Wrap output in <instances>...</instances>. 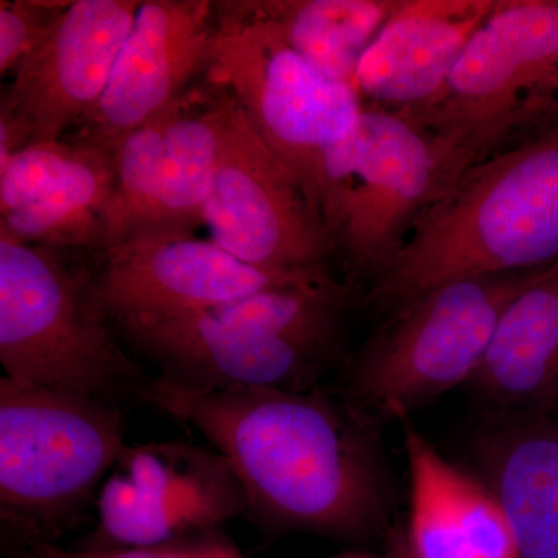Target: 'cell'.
Segmentation results:
<instances>
[{"label": "cell", "instance_id": "6da1fadb", "mask_svg": "<svg viewBox=\"0 0 558 558\" xmlns=\"http://www.w3.org/2000/svg\"><path fill=\"white\" fill-rule=\"evenodd\" d=\"M143 398L201 433L229 462L247 512L274 529L362 538L387 513L369 418L322 392L193 391L160 379Z\"/></svg>", "mask_w": 558, "mask_h": 558}, {"label": "cell", "instance_id": "7a4b0ae2", "mask_svg": "<svg viewBox=\"0 0 558 558\" xmlns=\"http://www.w3.org/2000/svg\"><path fill=\"white\" fill-rule=\"evenodd\" d=\"M558 263V119L472 165L373 279L366 304L392 312L446 282Z\"/></svg>", "mask_w": 558, "mask_h": 558}, {"label": "cell", "instance_id": "3957f363", "mask_svg": "<svg viewBox=\"0 0 558 558\" xmlns=\"http://www.w3.org/2000/svg\"><path fill=\"white\" fill-rule=\"evenodd\" d=\"M344 306L329 277L119 329L175 387L307 391L336 357Z\"/></svg>", "mask_w": 558, "mask_h": 558}, {"label": "cell", "instance_id": "277c9868", "mask_svg": "<svg viewBox=\"0 0 558 558\" xmlns=\"http://www.w3.org/2000/svg\"><path fill=\"white\" fill-rule=\"evenodd\" d=\"M468 170L442 138L403 113L363 108L323 159L319 211L333 253L373 279Z\"/></svg>", "mask_w": 558, "mask_h": 558}, {"label": "cell", "instance_id": "5b68a950", "mask_svg": "<svg viewBox=\"0 0 558 558\" xmlns=\"http://www.w3.org/2000/svg\"><path fill=\"white\" fill-rule=\"evenodd\" d=\"M0 363L20 384L117 405L142 371L120 347L94 296V275L57 250L0 234Z\"/></svg>", "mask_w": 558, "mask_h": 558}, {"label": "cell", "instance_id": "8992f818", "mask_svg": "<svg viewBox=\"0 0 558 558\" xmlns=\"http://www.w3.org/2000/svg\"><path fill=\"white\" fill-rule=\"evenodd\" d=\"M558 105V0H498L435 101L403 113L478 163Z\"/></svg>", "mask_w": 558, "mask_h": 558}, {"label": "cell", "instance_id": "52a82bcc", "mask_svg": "<svg viewBox=\"0 0 558 558\" xmlns=\"http://www.w3.org/2000/svg\"><path fill=\"white\" fill-rule=\"evenodd\" d=\"M545 270L457 279L389 314L352 365L349 403L369 421L405 417L472 380L499 318Z\"/></svg>", "mask_w": 558, "mask_h": 558}, {"label": "cell", "instance_id": "ba28073f", "mask_svg": "<svg viewBox=\"0 0 558 558\" xmlns=\"http://www.w3.org/2000/svg\"><path fill=\"white\" fill-rule=\"evenodd\" d=\"M211 72L322 219L323 159L357 121L363 110L357 92L323 75L244 0L216 3Z\"/></svg>", "mask_w": 558, "mask_h": 558}, {"label": "cell", "instance_id": "9c48e42d", "mask_svg": "<svg viewBox=\"0 0 558 558\" xmlns=\"http://www.w3.org/2000/svg\"><path fill=\"white\" fill-rule=\"evenodd\" d=\"M119 407L0 379V508L3 520L57 529L101 484L124 449Z\"/></svg>", "mask_w": 558, "mask_h": 558}, {"label": "cell", "instance_id": "30bf717a", "mask_svg": "<svg viewBox=\"0 0 558 558\" xmlns=\"http://www.w3.org/2000/svg\"><path fill=\"white\" fill-rule=\"evenodd\" d=\"M204 226L219 247L258 269L323 270L333 255L325 226L299 182L227 89Z\"/></svg>", "mask_w": 558, "mask_h": 558}, {"label": "cell", "instance_id": "8fae6325", "mask_svg": "<svg viewBox=\"0 0 558 558\" xmlns=\"http://www.w3.org/2000/svg\"><path fill=\"white\" fill-rule=\"evenodd\" d=\"M92 548H143L215 534L247 512L233 470L183 440L124 446L97 494Z\"/></svg>", "mask_w": 558, "mask_h": 558}, {"label": "cell", "instance_id": "7c38bea8", "mask_svg": "<svg viewBox=\"0 0 558 558\" xmlns=\"http://www.w3.org/2000/svg\"><path fill=\"white\" fill-rule=\"evenodd\" d=\"M142 5L75 0L13 69L0 106V168L35 143L58 142L97 108Z\"/></svg>", "mask_w": 558, "mask_h": 558}, {"label": "cell", "instance_id": "4fadbf2b", "mask_svg": "<svg viewBox=\"0 0 558 558\" xmlns=\"http://www.w3.org/2000/svg\"><path fill=\"white\" fill-rule=\"evenodd\" d=\"M94 296L117 328L190 314L263 290L329 278L328 270L258 269L194 231L149 230L101 252Z\"/></svg>", "mask_w": 558, "mask_h": 558}, {"label": "cell", "instance_id": "5bb4252c", "mask_svg": "<svg viewBox=\"0 0 558 558\" xmlns=\"http://www.w3.org/2000/svg\"><path fill=\"white\" fill-rule=\"evenodd\" d=\"M216 3L146 0L121 47L97 108L75 142L109 149L131 131L159 119L183 100L204 69H211Z\"/></svg>", "mask_w": 558, "mask_h": 558}, {"label": "cell", "instance_id": "9a60e30c", "mask_svg": "<svg viewBox=\"0 0 558 558\" xmlns=\"http://www.w3.org/2000/svg\"><path fill=\"white\" fill-rule=\"evenodd\" d=\"M498 0H398L355 72L363 108L414 112L446 87Z\"/></svg>", "mask_w": 558, "mask_h": 558}, {"label": "cell", "instance_id": "2e32d148", "mask_svg": "<svg viewBox=\"0 0 558 558\" xmlns=\"http://www.w3.org/2000/svg\"><path fill=\"white\" fill-rule=\"evenodd\" d=\"M483 481L498 499L519 558H558V422L505 414L475 440Z\"/></svg>", "mask_w": 558, "mask_h": 558}, {"label": "cell", "instance_id": "e0dca14e", "mask_svg": "<svg viewBox=\"0 0 558 558\" xmlns=\"http://www.w3.org/2000/svg\"><path fill=\"white\" fill-rule=\"evenodd\" d=\"M472 384L510 413L558 400V263L513 299L499 318Z\"/></svg>", "mask_w": 558, "mask_h": 558}, {"label": "cell", "instance_id": "ac0fdd59", "mask_svg": "<svg viewBox=\"0 0 558 558\" xmlns=\"http://www.w3.org/2000/svg\"><path fill=\"white\" fill-rule=\"evenodd\" d=\"M398 0H244L323 75L354 87L355 72Z\"/></svg>", "mask_w": 558, "mask_h": 558}, {"label": "cell", "instance_id": "d6986e66", "mask_svg": "<svg viewBox=\"0 0 558 558\" xmlns=\"http://www.w3.org/2000/svg\"><path fill=\"white\" fill-rule=\"evenodd\" d=\"M189 94L171 110L165 132L153 230L194 231L204 223L219 160L226 87L204 106H191Z\"/></svg>", "mask_w": 558, "mask_h": 558}, {"label": "cell", "instance_id": "ffe728a7", "mask_svg": "<svg viewBox=\"0 0 558 558\" xmlns=\"http://www.w3.org/2000/svg\"><path fill=\"white\" fill-rule=\"evenodd\" d=\"M113 191L112 154L100 148L76 174L39 199L0 215V234L51 250L105 248Z\"/></svg>", "mask_w": 558, "mask_h": 558}, {"label": "cell", "instance_id": "44dd1931", "mask_svg": "<svg viewBox=\"0 0 558 558\" xmlns=\"http://www.w3.org/2000/svg\"><path fill=\"white\" fill-rule=\"evenodd\" d=\"M411 476L407 531L416 558H473L468 532L451 490V465L416 428L405 427Z\"/></svg>", "mask_w": 558, "mask_h": 558}, {"label": "cell", "instance_id": "7402d4cb", "mask_svg": "<svg viewBox=\"0 0 558 558\" xmlns=\"http://www.w3.org/2000/svg\"><path fill=\"white\" fill-rule=\"evenodd\" d=\"M171 110L123 135L109 148L113 191L106 215L102 252L156 226L161 153Z\"/></svg>", "mask_w": 558, "mask_h": 558}, {"label": "cell", "instance_id": "603a6c76", "mask_svg": "<svg viewBox=\"0 0 558 558\" xmlns=\"http://www.w3.org/2000/svg\"><path fill=\"white\" fill-rule=\"evenodd\" d=\"M100 146L87 143H35L0 168V215L24 207L86 167Z\"/></svg>", "mask_w": 558, "mask_h": 558}, {"label": "cell", "instance_id": "cb8c5ba5", "mask_svg": "<svg viewBox=\"0 0 558 558\" xmlns=\"http://www.w3.org/2000/svg\"><path fill=\"white\" fill-rule=\"evenodd\" d=\"M450 483L473 558H519L508 519L486 483L454 465Z\"/></svg>", "mask_w": 558, "mask_h": 558}, {"label": "cell", "instance_id": "d4e9b609", "mask_svg": "<svg viewBox=\"0 0 558 558\" xmlns=\"http://www.w3.org/2000/svg\"><path fill=\"white\" fill-rule=\"evenodd\" d=\"M70 2L2 0L0 2V73L13 72L17 62L38 46Z\"/></svg>", "mask_w": 558, "mask_h": 558}, {"label": "cell", "instance_id": "484cf974", "mask_svg": "<svg viewBox=\"0 0 558 558\" xmlns=\"http://www.w3.org/2000/svg\"><path fill=\"white\" fill-rule=\"evenodd\" d=\"M75 558H244L240 549L222 535H202L143 548H89L73 553Z\"/></svg>", "mask_w": 558, "mask_h": 558}, {"label": "cell", "instance_id": "4316f807", "mask_svg": "<svg viewBox=\"0 0 558 558\" xmlns=\"http://www.w3.org/2000/svg\"><path fill=\"white\" fill-rule=\"evenodd\" d=\"M387 553L388 558H416L410 548L407 532L402 531V529H395V531L389 532Z\"/></svg>", "mask_w": 558, "mask_h": 558}, {"label": "cell", "instance_id": "83f0119b", "mask_svg": "<svg viewBox=\"0 0 558 558\" xmlns=\"http://www.w3.org/2000/svg\"><path fill=\"white\" fill-rule=\"evenodd\" d=\"M24 558H75L73 553L54 548V546H40L31 556Z\"/></svg>", "mask_w": 558, "mask_h": 558}, {"label": "cell", "instance_id": "f1b7e54d", "mask_svg": "<svg viewBox=\"0 0 558 558\" xmlns=\"http://www.w3.org/2000/svg\"><path fill=\"white\" fill-rule=\"evenodd\" d=\"M556 119H558V105H557L556 112H554V117H553V120H556Z\"/></svg>", "mask_w": 558, "mask_h": 558}]
</instances>
